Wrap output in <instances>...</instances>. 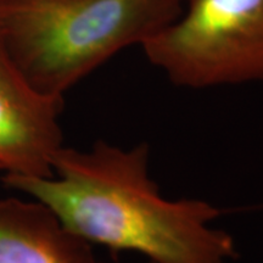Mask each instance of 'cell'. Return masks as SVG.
<instances>
[{
	"instance_id": "cell-4",
	"label": "cell",
	"mask_w": 263,
	"mask_h": 263,
	"mask_svg": "<svg viewBox=\"0 0 263 263\" xmlns=\"http://www.w3.org/2000/svg\"><path fill=\"white\" fill-rule=\"evenodd\" d=\"M64 99L35 89L0 39V171L4 176L48 178L64 137Z\"/></svg>"
},
{
	"instance_id": "cell-6",
	"label": "cell",
	"mask_w": 263,
	"mask_h": 263,
	"mask_svg": "<svg viewBox=\"0 0 263 263\" xmlns=\"http://www.w3.org/2000/svg\"><path fill=\"white\" fill-rule=\"evenodd\" d=\"M147 263H150V262H147Z\"/></svg>"
},
{
	"instance_id": "cell-5",
	"label": "cell",
	"mask_w": 263,
	"mask_h": 263,
	"mask_svg": "<svg viewBox=\"0 0 263 263\" xmlns=\"http://www.w3.org/2000/svg\"><path fill=\"white\" fill-rule=\"evenodd\" d=\"M0 263H100L42 202L0 200Z\"/></svg>"
},
{
	"instance_id": "cell-1",
	"label": "cell",
	"mask_w": 263,
	"mask_h": 263,
	"mask_svg": "<svg viewBox=\"0 0 263 263\" xmlns=\"http://www.w3.org/2000/svg\"><path fill=\"white\" fill-rule=\"evenodd\" d=\"M146 143L122 149L98 140L89 150L62 146L48 178L3 176L64 227L112 254L137 252L150 263H232L235 240L212 223L222 210L200 199L170 200L149 173Z\"/></svg>"
},
{
	"instance_id": "cell-2",
	"label": "cell",
	"mask_w": 263,
	"mask_h": 263,
	"mask_svg": "<svg viewBox=\"0 0 263 263\" xmlns=\"http://www.w3.org/2000/svg\"><path fill=\"white\" fill-rule=\"evenodd\" d=\"M185 0H0V39L43 94L66 91L117 52L147 39Z\"/></svg>"
},
{
	"instance_id": "cell-3",
	"label": "cell",
	"mask_w": 263,
	"mask_h": 263,
	"mask_svg": "<svg viewBox=\"0 0 263 263\" xmlns=\"http://www.w3.org/2000/svg\"><path fill=\"white\" fill-rule=\"evenodd\" d=\"M141 48L179 87L263 82V0H185L182 12Z\"/></svg>"
}]
</instances>
